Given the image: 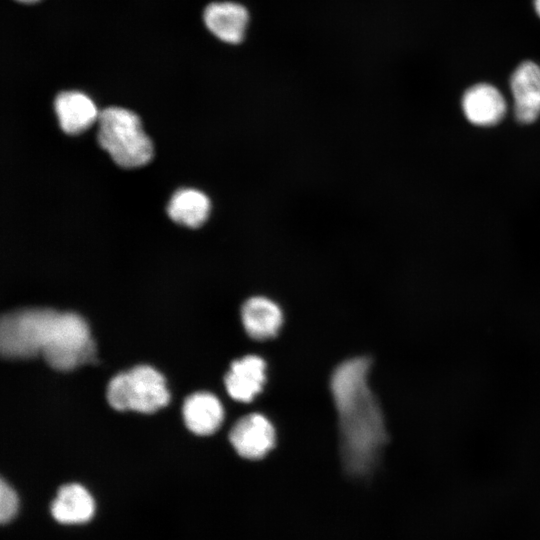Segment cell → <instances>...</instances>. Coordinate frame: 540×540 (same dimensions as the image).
I'll return each instance as SVG.
<instances>
[{
  "label": "cell",
  "instance_id": "cell-1",
  "mask_svg": "<svg viewBox=\"0 0 540 540\" xmlns=\"http://www.w3.org/2000/svg\"><path fill=\"white\" fill-rule=\"evenodd\" d=\"M369 356L339 363L330 376V390L338 414L340 455L345 471L366 477L378 463L389 435L382 408L368 384Z\"/></svg>",
  "mask_w": 540,
  "mask_h": 540
},
{
  "label": "cell",
  "instance_id": "cell-2",
  "mask_svg": "<svg viewBox=\"0 0 540 540\" xmlns=\"http://www.w3.org/2000/svg\"><path fill=\"white\" fill-rule=\"evenodd\" d=\"M97 121L98 143L117 165L135 168L151 159L152 143L135 113L122 107H107L99 112Z\"/></svg>",
  "mask_w": 540,
  "mask_h": 540
},
{
  "label": "cell",
  "instance_id": "cell-3",
  "mask_svg": "<svg viewBox=\"0 0 540 540\" xmlns=\"http://www.w3.org/2000/svg\"><path fill=\"white\" fill-rule=\"evenodd\" d=\"M59 311L49 308L16 310L0 321V351L7 358L42 354L49 342Z\"/></svg>",
  "mask_w": 540,
  "mask_h": 540
},
{
  "label": "cell",
  "instance_id": "cell-4",
  "mask_svg": "<svg viewBox=\"0 0 540 540\" xmlns=\"http://www.w3.org/2000/svg\"><path fill=\"white\" fill-rule=\"evenodd\" d=\"M107 400L119 411L152 413L168 403L169 392L164 377L158 371L140 365L111 379Z\"/></svg>",
  "mask_w": 540,
  "mask_h": 540
},
{
  "label": "cell",
  "instance_id": "cell-5",
  "mask_svg": "<svg viewBox=\"0 0 540 540\" xmlns=\"http://www.w3.org/2000/svg\"><path fill=\"white\" fill-rule=\"evenodd\" d=\"M95 345L85 320L73 312H59L50 340L42 352L54 369L68 371L94 359Z\"/></svg>",
  "mask_w": 540,
  "mask_h": 540
},
{
  "label": "cell",
  "instance_id": "cell-6",
  "mask_svg": "<svg viewBox=\"0 0 540 540\" xmlns=\"http://www.w3.org/2000/svg\"><path fill=\"white\" fill-rule=\"evenodd\" d=\"M229 440L241 457L258 460L274 447L275 429L265 416L252 413L235 422Z\"/></svg>",
  "mask_w": 540,
  "mask_h": 540
},
{
  "label": "cell",
  "instance_id": "cell-7",
  "mask_svg": "<svg viewBox=\"0 0 540 540\" xmlns=\"http://www.w3.org/2000/svg\"><path fill=\"white\" fill-rule=\"evenodd\" d=\"M510 87L517 121L534 122L540 115V67L530 61L521 63L512 74Z\"/></svg>",
  "mask_w": 540,
  "mask_h": 540
},
{
  "label": "cell",
  "instance_id": "cell-8",
  "mask_svg": "<svg viewBox=\"0 0 540 540\" xmlns=\"http://www.w3.org/2000/svg\"><path fill=\"white\" fill-rule=\"evenodd\" d=\"M203 21L219 40L238 44L245 36L249 13L244 6L235 2H212L203 11Z\"/></svg>",
  "mask_w": 540,
  "mask_h": 540
},
{
  "label": "cell",
  "instance_id": "cell-9",
  "mask_svg": "<svg viewBox=\"0 0 540 540\" xmlns=\"http://www.w3.org/2000/svg\"><path fill=\"white\" fill-rule=\"evenodd\" d=\"M506 108V101L499 90L486 83L470 87L462 98L464 115L476 126L497 124L505 116Z\"/></svg>",
  "mask_w": 540,
  "mask_h": 540
},
{
  "label": "cell",
  "instance_id": "cell-10",
  "mask_svg": "<svg viewBox=\"0 0 540 540\" xmlns=\"http://www.w3.org/2000/svg\"><path fill=\"white\" fill-rule=\"evenodd\" d=\"M265 370V361L257 355H247L233 361L224 377L228 394L237 401L251 402L262 391Z\"/></svg>",
  "mask_w": 540,
  "mask_h": 540
},
{
  "label": "cell",
  "instance_id": "cell-11",
  "mask_svg": "<svg viewBox=\"0 0 540 540\" xmlns=\"http://www.w3.org/2000/svg\"><path fill=\"white\" fill-rule=\"evenodd\" d=\"M241 319L247 334L254 340L275 337L281 327L283 315L277 303L265 296H252L241 307Z\"/></svg>",
  "mask_w": 540,
  "mask_h": 540
},
{
  "label": "cell",
  "instance_id": "cell-12",
  "mask_svg": "<svg viewBox=\"0 0 540 540\" xmlns=\"http://www.w3.org/2000/svg\"><path fill=\"white\" fill-rule=\"evenodd\" d=\"M54 109L61 129L71 135L89 128L99 116L94 102L79 91L60 92L55 98Z\"/></svg>",
  "mask_w": 540,
  "mask_h": 540
},
{
  "label": "cell",
  "instance_id": "cell-13",
  "mask_svg": "<svg viewBox=\"0 0 540 540\" xmlns=\"http://www.w3.org/2000/svg\"><path fill=\"white\" fill-rule=\"evenodd\" d=\"M183 417L188 429L197 435H210L222 424L223 406L209 392H197L185 399Z\"/></svg>",
  "mask_w": 540,
  "mask_h": 540
},
{
  "label": "cell",
  "instance_id": "cell-14",
  "mask_svg": "<svg viewBox=\"0 0 540 540\" xmlns=\"http://www.w3.org/2000/svg\"><path fill=\"white\" fill-rule=\"evenodd\" d=\"M95 504L90 493L81 485L71 483L62 486L51 504V514L63 524H79L90 520Z\"/></svg>",
  "mask_w": 540,
  "mask_h": 540
},
{
  "label": "cell",
  "instance_id": "cell-15",
  "mask_svg": "<svg viewBox=\"0 0 540 540\" xmlns=\"http://www.w3.org/2000/svg\"><path fill=\"white\" fill-rule=\"evenodd\" d=\"M211 203L208 196L196 189L177 190L167 206L169 217L182 225L197 228L209 217Z\"/></svg>",
  "mask_w": 540,
  "mask_h": 540
},
{
  "label": "cell",
  "instance_id": "cell-16",
  "mask_svg": "<svg viewBox=\"0 0 540 540\" xmlns=\"http://www.w3.org/2000/svg\"><path fill=\"white\" fill-rule=\"evenodd\" d=\"M18 497L13 488L4 480L0 483V520L7 523L16 515Z\"/></svg>",
  "mask_w": 540,
  "mask_h": 540
},
{
  "label": "cell",
  "instance_id": "cell-17",
  "mask_svg": "<svg viewBox=\"0 0 540 540\" xmlns=\"http://www.w3.org/2000/svg\"><path fill=\"white\" fill-rule=\"evenodd\" d=\"M534 6H535V10H536L537 14L540 17V0H534Z\"/></svg>",
  "mask_w": 540,
  "mask_h": 540
},
{
  "label": "cell",
  "instance_id": "cell-18",
  "mask_svg": "<svg viewBox=\"0 0 540 540\" xmlns=\"http://www.w3.org/2000/svg\"><path fill=\"white\" fill-rule=\"evenodd\" d=\"M16 1H18L20 3H24V4H32V3H35V2H37L39 0H16Z\"/></svg>",
  "mask_w": 540,
  "mask_h": 540
}]
</instances>
